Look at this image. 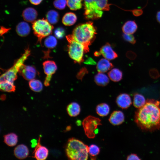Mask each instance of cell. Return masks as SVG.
<instances>
[{"label":"cell","instance_id":"cell-33","mask_svg":"<svg viewBox=\"0 0 160 160\" xmlns=\"http://www.w3.org/2000/svg\"><path fill=\"white\" fill-rule=\"evenodd\" d=\"M124 39L132 44H134L136 42V40L134 36L132 34L124 33L122 35Z\"/></svg>","mask_w":160,"mask_h":160},{"label":"cell","instance_id":"cell-42","mask_svg":"<svg viewBox=\"0 0 160 160\" xmlns=\"http://www.w3.org/2000/svg\"><path fill=\"white\" fill-rule=\"evenodd\" d=\"M156 19L157 22L160 24V11H158L157 13Z\"/></svg>","mask_w":160,"mask_h":160},{"label":"cell","instance_id":"cell-30","mask_svg":"<svg viewBox=\"0 0 160 160\" xmlns=\"http://www.w3.org/2000/svg\"><path fill=\"white\" fill-rule=\"evenodd\" d=\"M83 0H67V4L70 9L76 10L82 7Z\"/></svg>","mask_w":160,"mask_h":160},{"label":"cell","instance_id":"cell-18","mask_svg":"<svg viewBox=\"0 0 160 160\" xmlns=\"http://www.w3.org/2000/svg\"><path fill=\"white\" fill-rule=\"evenodd\" d=\"M113 67V64L108 59L102 58L98 62L96 68L99 72L103 73L107 72Z\"/></svg>","mask_w":160,"mask_h":160},{"label":"cell","instance_id":"cell-25","mask_svg":"<svg viewBox=\"0 0 160 160\" xmlns=\"http://www.w3.org/2000/svg\"><path fill=\"white\" fill-rule=\"evenodd\" d=\"M146 100L142 94L135 93L133 96V104L137 108L143 106L145 103Z\"/></svg>","mask_w":160,"mask_h":160},{"label":"cell","instance_id":"cell-2","mask_svg":"<svg viewBox=\"0 0 160 160\" xmlns=\"http://www.w3.org/2000/svg\"><path fill=\"white\" fill-rule=\"evenodd\" d=\"M96 33L93 23L89 21L77 25L72 35L75 40L83 45L85 52L87 53L89 52V46L95 40Z\"/></svg>","mask_w":160,"mask_h":160},{"label":"cell","instance_id":"cell-4","mask_svg":"<svg viewBox=\"0 0 160 160\" xmlns=\"http://www.w3.org/2000/svg\"><path fill=\"white\" fill-rule=\"evenodd\" d=\"M30 54V50L28 47L22 56L15 62L13 66L1 75L0 85L15 87L14 82L17 78V73Z\"/></svg>","mask_w":160,"mask_h":160},{"label":"cell","instance_id":"cell-36","mask_svg":"<svg viewBox=\"0 0 160 160\" xmlns=\"http://www.w3.org/2000/svg\"><path fill=\"white\" fill-rule=\"evenodd\" d=\"M88 73V71L85 67L82 68L78 72L76 77L78 79L82 80L85 75Z\"/></svg>","mask_w":160,"mask_h":160},{"label":"cell","instance_id":"cell-38","mask_svg":"<svg viewBox=\"0 0 160 160\" xmlns=\"http://www.w3.org/2000/svg\"><path fill=\"white\" fill-rule=\"evenodd\" d=\"M132 12L134 15L138 17L141 15L143 13V11L142 9H135L130 10Z\"/></svg>","mask_w":160,"mask_h":160},{"label":"cell","instance_id":"cell-26","mask_svg":"<svg viewBox=\"0 0 160 160\" xmlns=\"http://www.w3.org/2000/svg\"><path fill=\"white\" fill-rule=\"evenodd\" d=\"M47 20L51 24H55L58 21L59 15L58 13L54 10L49 11L46 15Z\"/></svg>","mask_w":160,"mask_h":160},{"label":"cell","instance_id":"cell-8","mask_svg":"<svg viewBox=\"0 0 160 160\" xmlns=\"http://www.w3.org/2000/svg\"><path fill=\"white\" fill-rule=\"evenodd\" d=\"M101 120L99 118L92 116L85 118L82 125L86 135L89 138H93L98 132L97 127L101 125Z\"/></svg>","mask_w":160,"mask_h":160},{"label":"cell","instance_id":"cell-13","mask_svg":"<svg viewBox=\"0 0 160 160\" xmlns=\"http://www.w3.org/2000/svg\"><path fill=\"white\" fill-rule=\"evenodd\" d=\"M116 102L118 106L123 109L127 108L132 103L130 95L126 93L119 94L116 97Z\"/></svg>","mask_w":160,"mask_h":160},{"label":"cell","instance_id":"cell-6","mask_svg":"<svg viewBox=\"0 0 160 160\" xmlns=\"http://www.w3.org/2000/svg\"><path fill=\"white\" fill-rule=\"evenodd\" d=\"M68 42V53L75 63L81 64L84 61V47L83 44L76 41L72 35L66 36Z\"/></svg>","mask_w":160,"mask_h":160},{"label":"cell","instance_id":"cell-40","mask_svg":"<svg viewBox=\"0 0 160 160\" xmlns=\"http://www.w3.org/2000/svg\"><path fill=\"white\" fill-rule=\"evenodd\" d=\"M9 30L10 28H6L3 26H1L0 31L1 36L3 35L4 34L7 32Z\"/></svg>","mask_w":160,"mask_h":160},{"label":"cell","instance_id":"cell-17","mask_svg":"<svg viewBox=\"0 0 160 160\" xmlns=\"http://www.w3.org/2000/svg\"><path fill=\"white\" fill-rule=\"evenodd\" d=\"M31 28L29 24L26 22L22 21L19 23L16 27L17 34L21 37L27 36L30 32Z\"/></svg>","mask_w":160,"mask_h":160},{"label":"cell","instance_id":"cell-19","mask_svg":"<svg viewBox=\"0 0 160 160\" xmlns=\"http://www.w3.org/2000/svg\"><path fill=\"white\" fill-rule=\"evenodd\" d=\"M137 25L135 20H130L124 23L122 29L124 33L132 34L137 31Z\"/></svg>","mask_w":160,"mask_h":160},{"label":"cell","instance_id":"cell-22","mask_svg":"<svg viewBox=\"0 0 160 160\" xmlns=\"http://www.w3.org/2000/svg\"><path fill=\"white\" fill-rule=\"evenodd\" d=\"M4 143L9 146H15L18 142V136L14 133H11L4 135Z\"/></svg>","mask_w":160,"mask_h":160},{"label":"cell","instance_id":"cell-21","mask_svg":"<svg viewBox=\"0 0 160 160\" xmlns=\"http://www.w3.org/2000/svg\"><path fill=\"white\" fill-rule=\"evenodd\" d=\"M77 19L76 16L74 13L69 12L65 13L63 17L62 22L65 26L73 25L76 22Z\"/></svg>","mask_w":160,"mask_h":160},{"label":"cell","instance_id":"cell-28","mask_svg":"<svg viewBox=\"0 0 160 160\" xmlns=\"http://www.w3.org/2000/svg\"><path fill=\"white\" fill-rule=\"evenodd\" d=\"M29 85L31 89L35 92H40L43 89L42 83L37 79H33L30 80L29 82Z\"/></svg>","mask_w":160,"mask_h":160},{"label":"cell","instance_id":"cell-1","mask_svg":"<svg viewBox=\"0 0 160 160\" xmlns=\"http://www.w3.org/2000/svg\"><path fill=\"white\" fill-rule=\"evenodd\" d=\"M134 120L143 131L152 132L160 129V102L147 99L145 104L136 111Z\"/></svg>","mask_w":160,"mask_h":160},{"label":"cell","instance_id":"cell-15","mask_svg":"<svg viewBox=\"0 0 160 160\" xmlns=\"http://www.w3.org/2000/svg\"><path fill=\"white\" fill-rule=\"evenodd\" d=\"M109 121L114 125H118L122 124L124 121V116L122 112L120 111H115L111 114Z\"/></svg>","mask_w":160,"mask_h":160},{"label":"cell","instance_id":"cell-27","mask_svg":"<svg viewBox=\"0 0 160 160\" xmlns=\"http://www.w3.org/2000/svg\"><path fill=\"white\" fill-rule=\"evenodd\" d=\"M96 110L98 115L103 117L108 115L110 112V108L107 104L101 103L97 105Z\"/></svg>","mask_w":160,"mask_h":160},{"label":"cell","instance_id":"cell-37","mask_svg":"<svg viewBox=\"0 0 160 160\" xmlns=\"http://www.w3.org/2000/svg\"><path fill=\"white\" fill-rule=\"evenodd\" d=\"M126 56L129 59L133 60L136 58L137 57V55L134 52L131 51H129L127 52Z\"/></svg>","mask_w":160,"mask_h":160},{"label":"cell","instance_id":"cell-34","mask_svg":"<svg viewBox=\"0 0 160 160\" xmlns=\"http://www.w3.org/2000/svg\"><path fill=\"white\" fill-rule=\"evenodd\" d=\"M55 36L58 39H60L63 37L65 34V31L62 27H59L55 29L54 32Z\"/></svg>","mask_w":160,"mask_h":160},{"label":"cell","instance_id":"cell-20","mask_svg":"<svg viewBox=\"0 0 160 160\" xmlns=\"http://www.w3.org/2000/svg\"><path fill=\"white\" fill-rule=\"evenodd\" d=\"M66 110L68 114L70 116L75 117L79 114L81 108L80 105L77 103L73 102L68 105Z\"/></svg>","mask_w":160,"mask_h":160},{"label":"cell","instance_id":"cell-3","mask_svg":"<svg viewBox=\"0 0 160 160\" xmlns=\"http://www.w3.org/2000/svg\"><path fill=\"white\" fill-rule=\"evenodd\" d=\"M65 151L70 160H86L88 158L89 147L81 141L72 137L68 140Z\"/></svg>","mask_w":160,"mask_h":160},{"label":"cell","instance_id":"cell-41","mask_svg":"<svg viewBox=\"0 0 160 160\" xmlns=\"http://www.w3.org/2000/svg\"><path fill=\"white\" fill-rule=\"evenodd\" d=\"M43 0H29L30 2L34 5H38L40 4Z\"/></svg>","mask_w":160,"mask_h":160},{"label":"cell","instance_id":"cell-35","mask_svg":"<svg viewBox=\"0 0 160 160\" xmlns=\"http://www.w3.org/2000/svg\"><path fill=\"white\" fill-rule=\"evenodd\" d=\"M150 76L153 79H157L160 76V74L156 68H151L149 71Z\"/></svg>","mask_w":160,"mask_h":160},{"label":"cell","instance_id":"cell-24","mask_svg":"<svg viewBox=\"0 0 160 160\" xmlns=\"http://www.w3.org/2000/svg\"><path fill=\"white\" fill-rule=\"evenodd\" d=\"M109 78L113 81L118 82L122 78V72L119 69L114 68L111 69L108 73Z\"/></svg>","mask_w":160,"mask_h":160},{"label":"cell","instance_id":"cell-7","mask_svg":"<svg viewBox=\"0 0 160 160\" xmlns=\"http://www.w3.org/2000/svg\"><path fill=\"white\" fill-rule=\"evenodd\" d=\"M32 28L34 35L37 38V43L41 44L42 39L52 33L54 27L46 19L43 18L32 23Z\"/></svg>","mask_w":160,"mask_h":160},{"label":"cell","instance_id":"cell-9","mask_svg":"<svg viewBox=\"0 0 160 160\" xmlns=\"http://www.w3.org/2000/svg\"><path fill=\"white\" fill-rule=\"evenodd\" d=\"M43 65L44 72L46 75L44 84L47 87L49 85L52 76L55 72L57 67L55 62L52 60L45 61Z\"/></svg>","mask_w":160,"mask_h":160},{"label":"cell","instance_id":"cell-31","mask_svg":"<svg viewBox=\"0 0 160 160\" xmlns=\"http://www.w3.org/2000/svg\"><path fill=\"white\" fill-rule=\"evenodd\" d=\"M100 152V148L95 145L92 144L89 147V153L90 155L91 158H94L99 154Z\"/></svg>","mask_w":160,"mask_h":160},{"label":"cell","instance_id":"cell-23","mask_svg":"<svg viewBox=\"0 0 160 160\" xmlns=\"http://www.w3.org/2000/svg\"><path fill=\"white\" fill-rule=\"evenodd\" d=\"M95 81L96 84L100 86H105L109 82V79L105 74L99 73L95 77Z\"/></svg>","mask_w":160,"mask_h":160},{"label":"cell","instance_id":"cell-5","mask_svg":"<svg viewBox=\"0 0 160 160\" xmlns=\"http://www.w3.org/2000/svg\"><path fill=\"white\" fill-rule=\"evenodd\" d=\"M84 15L87 19L95 20L101 17L104 11H108V0H83Z\"/></svg>","mask_w":160,"mask_h":160},{"label":"cell","instance_id":"cell-29","mask_svg":"<svg viewBox=\"0 0 160 160\" xmlns=\"http://www.w3.org/2000/svg\"><path fill=\"white\" fill-rule=\"evenodd\" d=\"M57 41L56 39L52 35L48 36L44 42L45 46L49 49L54 48L57 45Z\"/></svg>","mask_w":160,"mask_h":160},{"label":"cell","instance_id":"cell-10","mask_svg":"<svg viewBox=\"0 0 160 160\" xmlns=\"http://www.w3.org/2000/svg\"><path fill=\"white\" fill-rule=\"evenodd\" d=\"M94 55L97 57L102 55L108 60L114 59L118 56L117 54L112 49L110 44L108 43L103 46L99 51L95 52Z\"/></svg>","mask_w":160,"mask_h":160},{"label":"cell","instance_id":"cell-14","mask_svg":"<svg viewBox=\"0 0 160 160\" xmlns=\"http://www.w3.org/2000/svg\"><path fill=\"white\" fill-rule=\"evenodd\" d=\"M22 16L25 21L32 23L36 19L38 12L34 8L29 7L24 10L22 12Z\"/></svg>","mask_w":160,"mask_h":160},{"label":"cell","instance_id":"cell-32","mask_svg":"<svg viewBox=\"0 0 160 160\" xmlns=\"http://www.w3.org/2000/svg\"><path fill=\"white\" fill-rule=\"evenodd\" d=\"M67 4V0H55L53 2L54 7L59 10L65 9Z\"/></svg>","mask_w":160,"mask_h":160},{"label":"cell","instance_id":"cell-11","mask_svg":"<svg viewBox=\"0 0 160 160\" xmlns=\"http://www.w3.org/2000/svg\"><path fill=\"white\" fill-rule=\"evenodd\" d=\"M41 135L39 137L38 143L33 152L32 157L37 160H44L48 157L49 150L46 147L41 145Z\"/></svg>","mask_w":160,"mask_h":160},{"label":"cell","instance_id":"cell-39","mask_svg":"<svg viewBox=\"0 0 160 160\" xmlns=\"http://www.w3.org/2000/svg\"><path fill=\"white\" fill-rule=\"evenodd\" d=\"M127 160H141L140 157L137 154L133 153L131 154L128 156L127 157Z\"/></svg>","mask_w":160,"mask_h":160},{"label":"cell","instance_id":"cell-16","mask_svg":"<svg viewBox=\"0 0 160 160\" xmlns=\"http://www.w3.org/2000/svg\"><path fill=\"white\" fill-rule=\"evenodd\" d=\"M29 150L26 146L23 144L16 146L14 150L15 156L17 158L23 159L27 158L28 155Z\"/></svg>","mask_w":160,"mask_h":160},{"label":"cell","instance_id":"cell-12","mask_svg":"<svg viewBox=\"0 0 160 160\" xmlns=\"http://www.w3.org/2000/svg\"><path fill=\"white\" fill-rule=\"evenodd\" d=\"M18 73L25 79L30 81L35 78L37 72L33 66L23 64L20 67Z\"/></svg>","mask_w":160,"mask_h":160}]
</instances>
